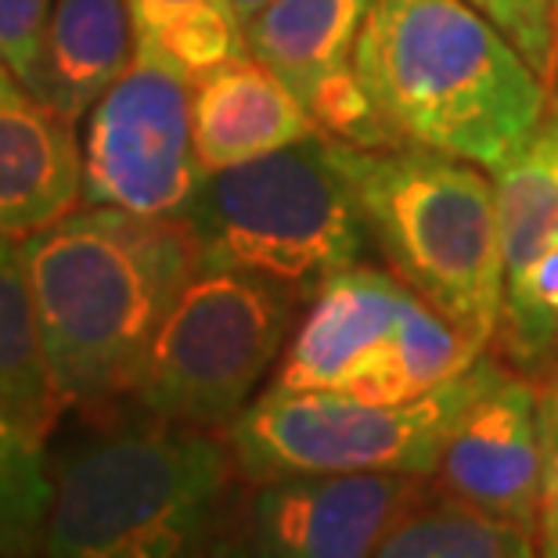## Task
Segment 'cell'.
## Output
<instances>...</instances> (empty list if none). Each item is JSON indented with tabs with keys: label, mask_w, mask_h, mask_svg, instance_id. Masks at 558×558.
Instances as JSON below:
<instances>
[{
	"label": "cell",
	"mask_w": 558,
	"mask_h": 558,
	"mask_svg": "<svg viewBox=\"0 0 558 558\" xmlns=\"http://www.w3.org/2000/svg\"><path fill=\"white\" fill-rule=\"evenodd\" d=\"M411 289L393 270L353 264L314 292L311 306L281 353L275 386L350 389L400 320Z\"/></svg>",
	"instance_id": "obj_11"
},
{
	"label": "cell",
	"mask_w": 558,
	"mask_h": 558,
	"mask_svg": "<svg viewBox=\"0 0 558 558\" xmlns=\"http://www.w3.org/2000/svg\"><path fill=\"white\" fill-rule=\"evenodd\" d=\"M234 4V11H239V19H242V26H248V22H253L259 11H264L270 0H231Z\"/></svg>",
	"instance_id": "obj_26"
},
{
	"label": "cell",
	"mask_w": 558,
	"mask_h": 558,
	"mask_svg": "<svg viewBox=\"0 0 558 558\" xmlns=\"http://www.w3.org/2000/svg\"><path fill=\"white\" fill-rule=\"evenodd\" d=\"M33 306L65 408L134 393L166 311L202 270L187 217L83 206L22 239Z\"/></svg>",
	"instance_id": "obj_1"
},
{
	"label": "cell",
	"mask_w": 558,
	"mask_h": 558,
	"mask_svg": "<svg viewBox=\"0 0 558 558\" xmlns=\"http://www.w3.org/2000/svg\"><path fill=\"white\" fill-rule=\"evenodd\" d=\"M217 558H248V548H245V533L239 537V533H234V537L223 544V551L217 555Z\"/></svg>",
	"instance_id": "obj_27"
},
{
	"label": "cell",
	"mask_w": 558,
	"mask_h": 558,
	"mask_svg": "<svg viewBox=\"0 0 558 558\" xmlns=\"http://www.w3.org/2000/svg\"><path fill=\"white\" fill-rule=\"evenodd\" d=\"M472 367L411 403H375L342 389L270 386L228 425L234 469L256 486L347 472L429 480L450 425L472 393Z\"/></svg>",
	"instance_id": "obj_7"
},
{
	"label": "cell",
	"mask_w": 558,
	"mask_h": 558,
	"mask_svg": "<svg viewBox=\"0 0 558 558\" xmlns=\"http://www.w3.org/2000/svg\"><path fill=\"white\" fill-rule=\"evenodd\" d=\"M555 105H558V80H555Z\"/></svg>",
	"instance_id": "obj_29"
},
{
	"label": "cell",
	"mask_w": 558,
	"mask_h": 558,
	"mask_svg": "<svg viewBox=\"0 0 558 558\" xmlns=\"http://www.w3.org/2000/svg\"><path fill=\"white\" fill-rule=\"evenodd\" d=\"M83 202L73 123L40 101L0 109V239H29Z\"/></svg>",
	"instance_id": "obj_13"
},
{
	"label": "cell",
	"mask_w": 558,
	"mask_h": 558,
	"mask_svg": "<svg viewBox=\"0 0 558 558\" xmlns=\"http://www.w3.org/2000/svg\"><path fill=\"white\" fill-rule=\"evenodd\" d=\"M429 497L425 476L347 472L264 483L248 505V558H375Z\"/></svg>",
	"instance_id": "obj_10"
},
{
	"label": "cell",
	"mask_w": 558,
	"mask_h": 558,
	"mask_svg": "<svg viewBox=\"0 0 558 558\" xmlns=\"http://www.w3.org/2000/svg\"><path fill=\"white\" fill-rule=\"evenodd\" d=\"M317 134L300 94L253 54L192 83V137L206 173L256 162Z\"/></svg>",
	"instance_id": "obj_12"
},
{
	"label": "cell",
	"mask_w": 558,
	"mask_h": 558,
	"mask_svg": "<svg viewBox=\"0 0 558 558\" xmlns=\"http://www.w3.org/2000/svg\"><path fill=\"white\" fill-rule=\"evenodd\" d=\"M490 19L515 51L537 69V76L555 87L558 80V51H555V0H465Z\"/></svg>",
	"instance_id": "obj_22"
},
{
	"label": "cell",
	"mask_w": 558,
	"mask_h": 558,
	"mask_svg": "<svg viewBox=\"0 0 558 558\" xmlns=\"http://www.w3.org/2000/svg\"><path fill=\"white\" fill-rule=\"evenodd\" d=\"M375 0H270L245 26L248 54L311 101L353 73V51Z\"/></svg>",
	"instance_id": "obj_15"
},
{
	"label": "cell",
	"mask_w": 558,
	"mask_h": 558,
	"mask_svg": "<svg viewBox=\"0 0 558 558\" xmlns=\"http://www.w3.org/2000/svg\"><path fill=\"white\" fill-rule=\"evenodd\" d=\"M0 408L40 444L65 411L47 364L22 242L15 239H0Z\"/></svg>",
	"instance_id": "obj_17"
},
{
	"label": "cell",
	"mask_w": 558,
	"mask_h": 558,
	"mask_svg": "<svg viewBox=\"0 0 558 558\" xmlns=\"http://www.w3.org/2000/svg\"><path fill=\"white\" fill-rule=\"evenodd\" d=\"M37 101L33 94L26 90V83L15 76V69L4 54H0V109H11V105H29Z\"/></svg>",
	"instance_id": "obj_25"
},
{
	"label": "cell",
	"mask_w": 558,
	"mask_h": 558,
	"mask_svg": "<svg viewBox=\"0 0 558 558\" xmlns=\"http://www.w3.org/2000/svg\"><path fill=\"white\" fill-rule=\"evenodd\" d=\"M353 69L389 148L497 170L551 112V90L465 0H375Z\"/></svg>",
	"instance_id": "obj_2"
},
{
	"label": "cell",
	"mask_w": 558,
	"mask_h": 558,
	"mask_svg": "<svg viewBox=\"0 0 558 558\" xmlns=\"http://www.w3.org/2000/svg\"><path fill=\"white\" fill-rule=\"evenodd\" d=\"M300 292L228 267L184 284L148 347L134 403L192 429H228L289 342Z\"/></svg>",
	"instance_id": "obj_6"
},
{
	"label": "cell",
	"mask_w": 558,
	"mask_h": 558,
	"mask_svg": "<svg viewBox=\"0 0 558 558\" xmlns=\"http://www.w3.org/2000/svg\"><path fill=\"white\" fill-rule=\"evenodd\" d=\"M83 206L184 217L206 170L192 137V83L137 58L83 116Z\"/></svg>",
	"instance_id": "obj_8"
},
{
	"label": "cell",
	"mask_w": 558,
	"mask_h": 558,
	"mask_svg": "<svg viewBox=\"0 0 558 558\" xmlns=\"http://www.w3.org/2000/svg\"><path fill=\"white\" fill-rule=\"evenodd\" d=\"M375 558H541L537 533L458 497H425Z\"/></svg>",
	"instance_id": "obj_20"
},
{
	"label": "cell",
	"mask_w": 558,
	"mask_h": 558,
	"mask_svg": "<svg viewBox=\"0 0 558 558\" xmlns=\"http://www.w3.org/2000/svg\"><path fill=\"white\" fill-rule=\"evenodd\" d=\"M541 558H558V378L541 386V497H537Z\"/></svg>",
	"instance_id": "obj_24"
},
{
	"label": "cell",
	"mask_w": 558,
	"mask_h": 558,
	"mask_svg": "<svg viewBox=\"0 0 558 558\" xmlns=\"http://www.w3.org/2000/svg\"><path fill=\"white\" fill-rule=\"evenodd\" d=\"M0 558H4V555H0Z\"/></svg>",
	"instance_id": "obj_30"
},
{
	"label": "cell",
	"mask_w": 558,
	"mask_h": 558,
	"mask_svg": "<svg viewBox=\"0 0 558 558\" xmlns=\"http://www.w3.org/2000/svg\"><path fill=\"white\" fill-rule=\"evenodd\" d=\"M494 195L508 284L558 245V112L544 116L526 145L497 166Z\"/></svg>",
	"instance_id": "obj_18"
},
{
	"label": "cell",
	"mask_w": 558,
	"mask_h": 558,
	"mask_svg": "<svg viewBox=\"0 0 558 558\" xmlns=\"http://www.w3.org/2000/svg\"><path fill=\"white\" fill-rule=\"evenodd\" d=\"M202 267H228L314 295L361 264L367 228L339 141L306 137L245 166L206 173L187 206Z\"/></svg>",
	"instance_id": "obj_5"
},
{
	"label": "cell",
	"mask_w": 558,
	"mask_h": 558,
	"mask_svg": "<svg viewBox=\"0 0 558 558\" xmlns=\"http://www.w3.org/2000/svg\"><path fill=\"white\" fill-rule=\"evenodd\" d=\"M54 505V472L44 444L0 408V555L33 558L44 551Z\"/></svg>",
	"instance_id": "obj_21"
},
{
	"label": "cell",
	"mask_w": 558,
	"mask_h": 558,
	"mask_svg": "<svg viewBox=\"0 0 558 558\" xmlns=\"http://www.w3.org/2000/svg\"><path fill=\"white\" fill-rule=\"evenodd\" d=\"M439 494L537 533L541 389L490 357L472 367V393L436 461Z\"/></svg>",
	"instance_id": "obj_9"
},
{
	"label": "cell",
	"mask_w": 558,
	"mask_h": 558,
	"mask_svg": "<svg viewBox=\"0 0 558 558\" xmlns=\"http://www.w3.org/2000/svg\"><path fill=\"white\" fill-rule=\"evenodd\" d=\"M364 228L408 289L490 347L505 314V253L494 181L429 148L339 141Z\"/></svg>",
	"instance_id": "obj_4"
},
{
	"label": "cell",
	"mask_w": 558,
	"mask_h": 558,
	"mask_svg": "<svg viewBox=\"0 0 558 558\" xmlns=\"http://www.w3.org/2000/svg\"><path fill=\"white\" fill-rule=\"evenodd\" d=\"M137 58H151L187 83L248 54L231 0H126Z\"/></svg>",
	"instance_id": "obj_19"
},
{
	"label": "cell",
	"mask_w": 558,
	"mask_h": 558,
	"mask_svg": "<svg viewBox=\"0 0 558 558\" xmlns=\"http://www.w3.org/2000/svg\"><path fill=\"white\" fill-rule=\"evenodd\" d=\"M234 472L206 429L141 408L105 422L58 458L44 558H217Z\"/></svg>",
	"instance_id": "obj_3"
},
{
	"label": "cell",
	"mask_w": 558,
	"mask_h": 558,
	"mask_svg": "<svg viewBox=\"0 0 558 558\" xmlns=\"http://www.w3.org/2000/svg\"><path fill=\"white\" fill-rule=\"evenodd\" d=\"M51 8L54 0H0V54L8 58L29 94L37 90L40 51Z\"/></svg>",
	"instance_id": "obj_23"
},
{
	"label": "cell",
	"mask_w": 558,
	"mask_h": 558,
	"mask_svg": "<svg viewBox=\"0 0 558 558\" xmlns=\"http://www.w3.org/2000/svg\"><path fill=\"white\" fill-rule=\"evenodd\" d=\"M483 342L461 331L454 320L436 314L418 295H411L393 331L342 393L375 403L422 400L436 393L439 386H447L450 378L465 375L483 357Z\"/></svg>",
	"instance_id": "obj_16"
},
{
	"label": "cell",
	"mask_w": 558,
	"mask_h": 558,
	"mask_svg": "<svg viewBox=\"0 0 558 558\" xmlns=\"http://www.w3.org/2000/svg\"><path fill=\"white\" fill-rule=\"evenodd\" d=\"M555 51H558V0H555Z\"/></svg>",
	"instance_id": "obj_28"
},
{
	"label": "cell",
	"mask_w": 558,
	"mask_h": 558,
	"mask_svg": "<svg viewBox=\"0 0 558 558\" xmlns=\"http://www.w3.org/2000/svg\"><path fill=\"white\" fill-rule=\"evenodd\" d=\"M137 54L126 0H54L33 98L80 123Z\"/></svg>",
	"instance_id": "obj_14"
}]
</instances>
